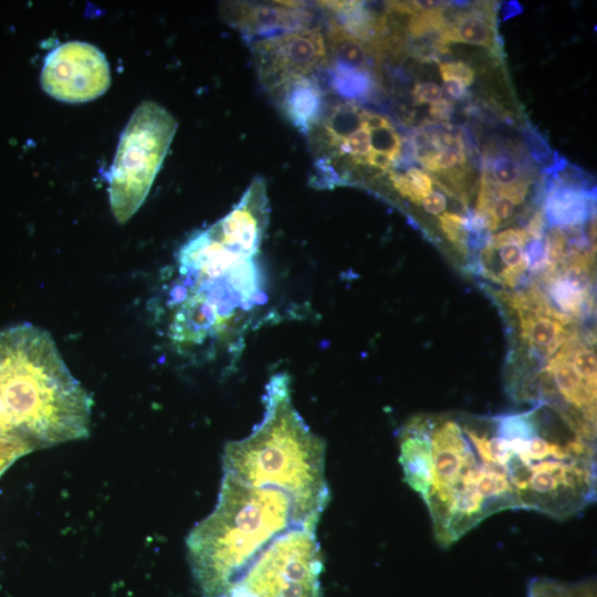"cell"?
Returning <instances> with one entry per match:
<instances>
[{"mask_svg":"<svg viewBox=\"0 0 597 597\" xmlns=\"http://www.w3.org/2000/svg\"><path fill=\"white\" fill-rule=\"evenodd\" d=\"M591 193L572 181L555 180L545 199V214L548 222L559 227H577L591 212Z\"/></svg>","mask_w":597,"mask_h":597,"instance_id":"13","label":"cell"},{"mask_svg":"<svg viewBox=\"0 0 597 597\" xmlns=\"http://www.w3.org/2000/svg\"><path fill=\"white\" fill-rule=\"evenodd\" d=\"M423 209L430 214H439L446 210L447 198L440 191H431L420 203Z\"/></svg>","mask_w":597,"mask_h":597,"instance_id":"27","label":"cell"},{"mask_svg":"<svg viewBox=\"0 0 597 597\" xmlns=\"http://www.w3.org/2000/svg\"><path fill=\"white\" fill-rule=\"evenodd\" d=\"M322 73L326 87L343 102H367L378 91V75L371 71L353 70L328 62Z\"/></svg>","mask_w":597,"mask_h":597,"instance_id":"15","label":"cell"},{"mask_svg":"<svg viewBox=\"0 0 597 597\" xmlns=\"http://www.w3.org/2000/svg\"><path fill=\"white\" fill-rule=\"evenodd\" d=\"M280 489L223 473L212 512L187 536L193 579L201 597H219L242 568L274 537L295 527L316 528Z\"/></svg>","mask_w":597,"mask_h":597,"instance_id":"5","label":"cell"},{"mask_svg":"<svg viewBox=\"0 0 597 597\" xmlns=\"http://www.w3.org/2000/svg\"><path fill=\"white\" fill-rule=\"evenodd\" d=\"M549 295L563 314L579 315L588 297L569 286L561 275H554L549 283Z\"/></svg>","mask_w":597,"mask_h":597,"instance_id":"19","label":"cell"},{"mask_svg":"<svg viewBox=\"0 0 597 597\" xmlns=\"http://www.w3.org/2000/svg\"><path fill=\"white\" fill-rule=\"evenodd\" d=\"M40 81L44 92L57 101L86 103L108 90L109 64L95 45L70 41L45 56Z\"/></svg>","mask_w":597,"mask_h":597,"instance_id":"9","label":"cell"},{"mask_svg":"<svg viewBox=\"0 0 597 597\" xmlns=\"http://www.w3.org/2000/svg\"><path fill=\"white\" fill-rule=\"evenodd\" d=\"M30 451L24 443L0 433V476L17 459Z\"/></svg>","mask_w":597,"mask_h":597,"instance_id":"23","label":"cell"},{"mask_svg":"<svg viewBox=\"0 0 597 597\" xmlns=\"http://www.w3.org/2000/svg\"><path fill=\"white\" fill-rule=\"evenodd\" d=\"M226 15L249 43L316 27L314 14L298 1L228 3Z\"/></svg>","mask_w":597,"mask_h":597,"instance_id":"10","label":"cell"},{"mask_svg":"<svg viewBox=\"0 0 597 597\" xmlns=\"http://www.w3.org/2000/svg\"><path fill=\"white\" fill-rule=\"evenodd\" d=\"M259 253L213 224L180 247L168 298V335L179 350L238 359L268 298Z\"/></svg>","mask_w":597,"mask_h":597,"instance_id":"1","label":"cell"},{"mask_svg":"<svg viewBox=\"0 0 597 597\" xmlns=\"http://www.w3.org/2000/svg\"><path fill=\"white\" fill-rule=\"evenodd\" d=\"M176 128L174 116L154 102H143L130 116L109 172V203L119 223L145 201Z\"/></svg>","mask_w":597,"mask_h":597,"instance_id":"6","label":"cell"},{"mask_svg":"<svg viewBox=\"0 0 597 597\" xmlns=\"http://www.w3.org/2000/svg\"><path fill=\"white\" fill-rule=\"evenodd\" d=\"M517 313L521 317L523 337L546 355L554 354L566 341L567 332L561 322L532 312Z\"/></svg>","mask_w":597,"mask_h":597,"instance_id":"16","label":"cell"},{"mask_svg":"<svg viewBox=\"0 0 597 597\" xmlns=\"http://www.w3.org/2000/svg\"><path fill=\"white\" fill-rule=\"evenodd\" d=\"M527 597H597V586L595 579L569 583L536 577L528 584Z\"/></svg>","mask_w":597,"mask_h":597,"instance_id":"17","label":"cell"},{"mask_svg":"<svg viewBox=\"0 0 597 597\" xmlns=\"http://www.w3.org/2000/svg\"><path fill=\"white\" fill-rule=\"evenodd\" d=\"M443 90L453 100H464L469 94L464 85L453 80L443 81Z\"/></svg>","mask_w":597,"mask_h":597,"instance_id":"30","label":"cell"},{"mask_svg":"<svg viewBox=\"0 0 597 597\" xmlns=\"http://www.w3.org/2000/svg\"><path fill=\"white\" fill-rule=\"evenodd\" d=\"M545 227L544 213L536 211L531 218L527 229H525L532 237V239L541 240Z\"/></svg>","mask_w":597,"mask_h":597,"instance_id":"29","label":"cell"},{"mask_svg":"<svg viewBox=\"0 0 597 597\" xmlns=\"http://www.w3.org/2000/svg\"><path fill=\"white\" fill-rule=\"evenodd\" d=\"M315 530L295 526L274 537L219 597H323Z\"/></svg>","mask_w":597,"mask_h":597,"instance_id":"7","label":"cell"},{"mask_svg":"<svg viewBox=\"0 0 597 597\" xmlns=\"http://www.w3.org/2000/svg\"><path fill=\"white\" fill-rule=\"evenodd\" d=\"M453 111L452 101L442 97L437 103L431 104L429 108L430 115L437 121H449Z\"/></svg>","mask_w":597,"mask_h":597,"instance_id":"28","label":"cell"},{"mask_svg":"<svg viewBox=\"0 0 597 597\" xmlns=\"http://www.w3.org/2000/svg\"><path fill=\"white\" fill-rule=\"evenodd\" d=\"M441 230L447 239L460 251L467 249L468 223L467 217L455 212H444L439 216Z\"/></svg>","mask_w":597,"mask_h":597,"instance_id":"20","label":"cell"},{"mask_svg":"<svg viewBox=\"0 0 597 597\" xmlns=\"http://www.w3.org/2000/svg\"><path fill=\"white\" fill-rule=\"evenodd\" d=\"M262 420L249 436L226 444L223 473L287 493L318 522L329 501L325 442L305 423L292 400L290 376L274 374L264 387Z\"/></svg>","mask_w":597,"mask_h":597,"instance_id":"4","label":"cell"},{"mask_svg":"<svg viewBox=\"0 0 597 597\" xmlns=\"http://www.w3.org/2000/svg\"><path fill=\"white\" fill-rule=\"evenodd\" d=\"M412 95L419 104H434L442 98V90L434 82L417 83L412 90Z\"/></svg>","mask_w":597,"mask_h":597,"instance_id":"25","label":"cell"},{"mask_svg":"<svg viewBox=\"0 0 597 597\" xmlns=\"http://www.w3.org/2000/svg\"><path fill=\"white\" fill-rule=\"evenodd\" d=\"M499 249V256L502 263L506 264L507 268L517 266L524 263H527L525 253L521 245L515 243L504 244Z\"/></svg>","mask_w":597,"mask_h":597,"instance_id":"26","label":"cell"},{"mask_svg":"<svg viewBox=\"0 0 597 597\" xmlns=\"http://www.w3.org/2000/svg\"><path fill=\"white\" fill-rule=\"evenodd\" d=\"M570 362L583 380L596 386L597 360L595 350L580 346L572 356Z\"/></svg>","mask_w":597,"mask_h":597,"instance_id":"21","label":"cell"},{"mask_svg":"<svg viewBox=\"0 0 597 597\" xmlns=\"http://www.w3.org/2000/svg\"><path fill=\"white\" fill-rule=\"evenodd\" d=\"M493 4L478 2L469 11H457L447 21L450 42H462L488 48L494 53L499 49Z\"/></svg>","mask_w":597,"mask_h":597,"instance_id":"14","label":"cell"},{"mask_svg":"<svg viewBox=\"0 0 597 597\" xmlns=\"http://www.w3.org/2000/svg\"><path fill=\"white\" fill-rule=\"evenodd\" d=\"M531 239V234L525 229H506L492 235L488 244L493 250L509 243H515L523 247L528 243Z\"/></svg>","mask_w":597,"mask_h":597,"instance_id":"24","label":"cell"},{"mask_svg":"<svg viewBox=\"0 0 597 597\" xmlns=\"http://www.w3.org/2000/svg\"><path fill=\"white\" fill-rule=\"evenodd\" d=\"M93 400L51 335L32 324L0 331V433L32 451L86 438Z\"/></svg>","mask_w":597,"mask_h":597,"instance_id":"3","label":"cell"},{"mask_svg":"<svg viewBox=\"0 0 597 597\" xmlns=\"http://www.w3.org/2000/svg\"><path fill=\"white\" fill-rule=\"evenodd\" d=\"M443 81L453 80L462 85L470 86L475 80V71L462 61L443 62L439 65Z\"/></svg>","mask_w":597,"mask_h":597,"instance_id":"22","label":"cell"},{"mask_svg":"<svg viewBox=\"0 0 597 597\" xmlns=\"http://www.w3.org/2000/svg\"><path fill=\"white\" fill-rule=\"evenodd\" d=\"M250 46L259 82L271 93L293 80L315 76L329 59L325 34L316 27L256 40Z\"/></svg>","mask_w":597,"mask_h":597,"instance_id":"8","label":"cell"},{"mask_svg":"<svg viewBox=\"0 0 597 597\" xmlns=\"http://www.w3.org/2000/svg\"><path fill=\"white\" fill-rule=\"evenodd\" d=\"M483 178L498 196L510 198L515 205L524 201L532 182L528 166L514 151L498 150L488 145L483 155Z\"/></svg>","mask_w":597,"mask_h":597,"instance_id":"12","label":"cell"},{"mask_svg":"<svg viewBox=\"0 0 597 597\" xmlns=\"http://www.w3.org/2000/svg\"><path fill=\"white\" fill-rule=\"evenodd\" d=\"M399 447L405 480L422 498L441 547L495 513L520 510L515 494L490 471L460 420L412 418L400 431Z\"/></svg>","mask_w":597,"mask_h":597,"instance_id":"2","label":"cell"},{"mask_svg":"<svg viewBox=\"0 0 597 597\" xmlns=\"http://www.w3.org/2000/svg\"><path fill=\"white\" fill-rule=\"evenodd\" d=\"M272 94L284 117L305 136L320 123L327 107L325 88L316 76L293 80Z\"/></svg>","mask_w":597,"mask_h":597,"instance_id":"11","label":"cell"},{"mask_svg":"<svg viewBox=\"0 0 597 597\" xmlns=\"http://www.w3.org/2000/svg\"><path fill=\"white\" fill-rule=\"evenodd\" d=\"M386 175L398 195L412 203L420 205L421 200L432 191L431 176L418 167L409 166L405 171L394 168Z\"/></svg>","mask_w":597,"mask_h":597,"instance_id":"18","label":"cell"}]
</instances>
